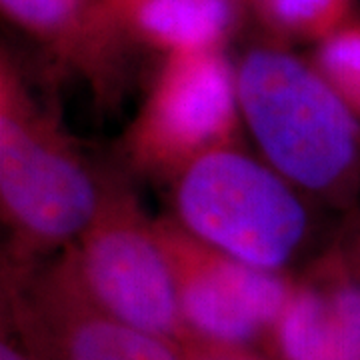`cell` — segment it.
Returning a JSON list of instances; mask_svg holds the SVG:
<instances>
[{"mask_svg":"<svg viewBox=\"0 0 360 360\" xmlns=\"http://www.w3.org/2000/svg\"><path fill=\"white\" fill-rule=\"evenodd\" d=\"M238 104L272 168L312 193L345 188L360 168V127L321 72L278 51H255L238 72Z\"/></svg>","mask_w":360,"mask_h":360,"instance_id":"obj_1","label":"cell"},{"mask_svg":"<svg viewBox=\"0 0 360 360\" xmlns=\"http://www.w3.org/2000/svg\"><path fill=\"white\" fill-rule=\"evenodd\" d=\"M176 179L179 224L222 255L278 270L307 236L309 217L292 188L232 146L196 158Z\"/></svg>","mask_w":360,"mask_h":360,"instance_id":"obj_2","label":"cell"},{"mask_svg":"<svg viewBox=\"0 0 360 360\" xmlns=\"http://www.w3.org/2000/svg\"><path fill=\"white\" fill-rule=\"evenodd\" d=\"M54 274L106 316L180 350L191 345L172 266L155 222L144 220L129 196L108 194L98 217Z\"/></svg>","mask_w":360,"mask_h":360,"instance_id":"obj_3","label":"cell"},{"mask_svg":"<svg viewBox=\"0 0 360 360\" xmlns=\"http://www.w3.org/2000/svg\"><path fill=\"white\" fill-rule=\"evenodd\" d=\"M106 193L63 132L2 82L0 200L20 243L49 248L77 240L103 210Z\"/></svg>","mask_w":360,"mask_h":360,"instance_id":"obj_4","label":"cell"},{"mask_svg":"<svg viewBox=\"0 0 360 360\" xmlns=\"http://www.w3.org/2000/svg\"><path fill=\"white\" fill-rule=\"evenodd\" d=\"M155 229L172 266L191 342L246 350L272 335L295 284L276 270L222 255L174 220H156Z\"/></svg>","mask_w":360,"mask_h":360,"instance_id":"obj_5","label":"cell"},{"mask_svg":"<svg viewBox=\"0 0 360 360\" xmlns=\"http://www.w3.org/2000/svg\"><path fill=\"white\" fill-rule=\"evenodd\" d=\"M238 110V82L219 52L172 54L129 130L130 160L179 176L196 158L231 146Z\"/></svg>","mask_w":360,"mask_h":360,"instance_id":"obj_6","label":"cell"},{"mask_svg":"<svg viewBox=\"0 0 360 360\" xmlns=\"http://www.w3.org/2000/svg\"><path fill=\"white\" fill-rule=\"evenodd\" d=\"M30 322L52 360H186L167 340L92 309L56 274L39 288Z\"/></svg>","mask_w":360,"mask_h":360,"instance_id":"obj_7","label":"cell"},{"mask_svg":"<svg viewBox=\"0 0 360 360\" xmlns=\"http://www.w3.org/2000/svg\"><path fill=\"white\" fill-rule=\"evenodd\" d=\"M136 25L172 54L217 51L234 22L232 0H139Z\"/></svg>","mask_w":360,"mask_h":360,"instance_id":"obj_8","label":"cell"},{"mask_svg":"<svg viewBox=\"0 0 360 360\" xmlns=\"http://www.w3.org/2000/svg\"><path fill=\"white\" fill-rule=\"evenodd\" d=\"M321 75L360 118V25L345 26L326 37L319 51Z\"/></svg>","mask_w":360,"mask_h":360,"instance_id":"obj_9","label":"cell"},{"mask_svg":"<svg viewBox=\"0 0 360 360\" xmlns=\"http://www.w3.org/2000/svg\"><path fill=\"white\" fill-rule=\"evenodd\" d=\"M258 4L281 30L326 39L340 28L350 0H258Z\"/></svg>","mask_w":360,"mask_h":360,"instance_id":"obj_10","label":"cell"},{"mask_svg":"<svg viewBox=\"0 0 360 360\" xmlns=\"http://www.w3.org/2000/svg\"><path fill=\"white\" fill-rule=\"evenodd\" d=\"M2 6L26 28L54 32L72 20L78 0H2Z\"/></svg>","mask_w":360,"mask_h":360,"instance_id":"obj_11","label":"cell"},{"mask_svg":"<svg viewBox=\"0 0 360 360\" xmlns=\"http://www.w3.org/2000/svg\"><path fill=\"white\" fill-rule=\"evenodd\" d=\"M182 352H184L186 360H258L255 356H250L246 350L206 347V345H200V342L186 345Z\"/></svg>","mask_w":360,"mask_h":360,"instance_id":"obj_12","label":"cell"},{"mask_svg":"<svg viewBox=\"0 0 360 360\" xmlns=\"http://www.w3.org/2000/svg\"><path fill=\"white\" fill-rule=\"evenodd\" d=\"M0 360H32V354L26 352L25 345H18L13 336H2Z\"/></svg>","mask_w":360,"mask_h":360,"instance_id":"obj_13","label":"cell"}]
</instances>
